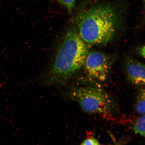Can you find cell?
<instances>
[{
	"label": "cell",
	"instance_id": "1",
	"mask_svg": "<svg viewBox=\"0 0 145 145\" xmlns=\"http://www.w3.org/2000/svg\"><path fill=\"white\" fill-rule=\"evenodd\" d=\"M126 8L121 1H105L81 11L75 19L80 37L88 46L107 44L122 28Z\"/></svg>",
	"mask_w": 145,
	"mask_h": 145
},
{
	"label": "cell",
	"instance_id": "2",
	"mask_svg": "<svg viewBox=\"0 0 145 145\" xmlns=\"http://www.w3.org/2000/svg\"><path fill=\"white\" fill-rule=\"evenodd\" d=\"M88 46L80 37L75 26L69 28L55 54L48 83L63 84L67 82L83 67Z\"/></svg>",
	"mask_w": 145,
	"mask_h": 145
},
{
	"label": "cell",
	"instance_id": "3",
	"mask_svg": "<svg viewBox=\"0 0 145 145\" xmlns=\"http://www.w3.org/2000/svg\"><path fill=\"white\" fill-rule=\"evenodd\" d=\"M69 97L87 113L106 117L113 115L117 111L115 101L100 86L77 87L71 90Z\"/></svg>",
	"mask_w": 145,
	"mask_h": 145
},
{
	"label": "cell",
	"instance_id": "4",
	"mask_svg": "<svg viewBox=\"0 0 145 145\" xmlns=\"http://www.w3.org/2000/svg\"><path fill=\"white\" fill-rule=\"evenodd\" d=\"M113 58L102 52H88L83 67L87 77L91 81L104 82L110 71Z\"/></svg>",
	"mask_w": 145,
	"mask_h": 145
},
{
	"label": "cell",
	"instance_id": "5",
	"mask_svg": "<svg viewBox=\"0 0 145 145\" xmlns=\"http://www.w3.org/2000/svg\"><path fill=\"white\" fill-rule=\"evenodd\" d=\"M125 65L128 80L135 85L145 86V64L128 57L126 59Z\"/></svg>",
	"mask_w": 145,
	"mask_h": 145
},
{
	"label": "cell",
	"instance_id": "6",
	"mask_svg": "<svg viewBox=\"0 0 145 145\" xmlns=\"http://www.w3.org/2000/svg\"><path fill=\"white\" fill-rule=\"evenodd\" d=\"M136 109L141 115H145V88L140 90L137 95Z\"/></svg>",
	"mask_w": 145,
	"mask_h": 145
},
{
	"label": "cell",
	"instance_id": "7",
	"mask_svg": "<svg viewBox=\"0 0 145 145\" xmlns=\"http://www.w3.org/2000/svg\"><path fill=\"white\" fill-rule=\"evenodd\" d=\"M133 129L135 133L145 137V115L137 120L134 124Z\"/></svg>",
	"mask_w": 145,
	"mask_h": 145
},
{
	"label": "cell",
	"instance_id": "8",
	"mask_svg": "<svg viewBox=\"0 0 145 145\" xmlns=\"http://www.w3.org/2000/svg\"><path fill=\"white\" fill-rule=\"evenodd\" d=\"M57 1L67 10L69 14H71L75 8V0H51Z\"/></svg>",
	"mask_w": 145,
	"mask_h": 145
},
{
	"label": "cell",
	"instance_id": "9",
	"mask_svg": "<svg viewBox=\"0 0 145 145\" xmlns=\"http://www.w3.org/2000/svg\"><path fill=\"white\" fill-rule=\"evenodd\" d=\"M80 145H100L97 139L94 138H91L86 139L83 141Z\"/></svg>",
	"mask_w": 145,
	"mask_h": 145
},
{
	"label": "cell",
	"instance_id": "10",
	"mask_svg": "<svg viewBox=\"0 0 145 145\" xmlns=\"http://www.w3.org/2000/svg\"><path fill=\"white\" fill-rule=\"evenodd\" d=\"M140 54L141 55L145 58V45L143 46L142 48L140 49Z\"/></svg>",
	"mask_w": 145,
	"mask_h": 145
},
{
	"label": "cell",
	"instance_id": "11",
	"mask_svg": "<svg viewBox=\"0 0 145 145\" xmlns=\"http://www.w3.org/2000/svg\"><path fill=\"white\" fill-rule=\"evenodd\" d=\"M122 145L121 144H112V145Z\"/></svg>",
	"mask_w": 145,
	"mask_h": 145
}]
</instances>
